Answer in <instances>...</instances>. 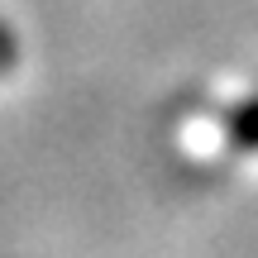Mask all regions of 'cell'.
I'll return each instance as SVG.
<instances>
[{"label":"cell","instance_id":"6da1fadb","mask_svg":"<svg viewBox=\"0 0 258 258\" xmlns=\"http://www.w3.org/2000/svg\"><path fill=\"white\" fill-rule=\"evenodd\" d=\"M225 129H230V144L239 148H258V96L244 105H234L230 120H225Z\"/></svg>","mask_w":258,"mask_h":258},{"label":"cell","instance_id":"7a4b0ae2","mask_svg":"<svg viewBox=\"0 0 258 258\" xmlns=\"http://www.w3.org/2000/svg\"><path fill=\"white\" fill-rule=\"evenodd\" d=\"M10 57H15V34L0 24V62H10Z\"/></svg>","mask_w":258,"mask_h":258}]
</instances>
